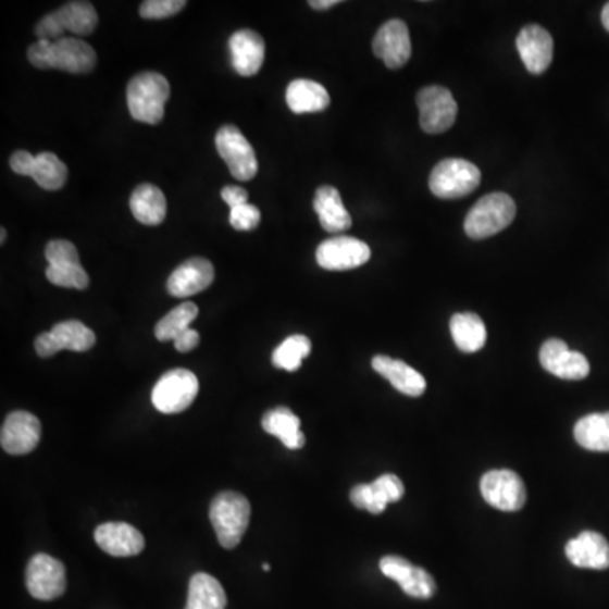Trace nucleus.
Here are the masks:
<instances>
[{
  "instance_id": "14",
  "label": "nucleus",
  "mask_w": 609,
  "mask_h": 609,
  "mask_svg": "<svg viewBox=\"0 0 609 609\" xmlns=\"http://www.w3.org/2000/svg\"><path fill=\"white\" fill-rule=\"evenodd\" d=\"M540 364L547 373L560 380L579 381L589 374L591 365L586 356L575 352L560 339H548L540 349Z\"/></svg>"
},
{
  "instance_id": "19",
  "label": "nucleus",
  "mask_w": 609,
  "mask_h": 609,
  "mask_svg": "<svg viewBox=\"0 0 609 609\" xmlns=\"http://www.w3.org/2000/svg\"><path fill=\"white\" fill-rule=\"evenodd\" d=\"M96 542L103 552L114 557H133L145 550V537L129 523L109 522L97 526Z\"/></svg>"
},
{
  "instance_id": "27",
  "label": "nucleus",
  "mask_w": 609,
  "mask_h": 609,
  "mask_svg": "<svg viewBox=\"0 0 609 609\" xmlns=\"http://www.w3.org/2000/svg\"><path fill=\"white\" fill-rule=\"evenodd\" d=\"M130 210L137 222L145 225H160L166 217V197L151 183H142L133 191Z\"/></svg>"
},
{
  "instance_id": "6",
  "label": "nucleus",
  "mask_w": 609,
  "mask_h": 609,
  "mask_svg": "<svg viewBox=\"0 0 609 609\" xmlns=\"http://www.w3.org/2000/svg\"><path fill=\"white\" fill-rule=\"evenodd\" d=\"M481 495L489 507L499 511H518L525 507L526 487L522 477L510 469H493L481 477Z\"/></svg>"
},
{
  "instance_id": "47",
  "label": "nucleus",
  "mask_w": 609,
  "mask_h": 609,
  "mask_svg": "<svg viewBox=\"0 0 609 609\" xmlns=\"http://www.w3.org/2000/svg\"><path fill=\"white\" fill-rule=\"evenodd\" d=\"M263 571H266V572L271 571L270 563H263Z\"/></svg>"
},
{
  "instance_id": "12",
  "label": "nucleus",
  "mask_w": 609,
  "mask_h": 609,
  "mask_svg": "<svg viewBox=\"0 0 609 609\" xmlns=\"http://www.w3.org/2000/svg\"><path fill=\"white\" fill-rule=\"evenodd\" d=\"M380 569L386 577L400 584L410 598L431 599L435 594V581L425 569L413 566L400 556H386L381 559Z\"/></svg>"
},
{
  "instance_id": "34",
  "label": "nucleus",
  "mask_w": 609,
  "mask_h": 609,
  "mask_svg": "<svg viewBox=\"0 0 609 609\" xmlns=\"http://www.w3.org/2000/svg\"><path fill=\"white\" fill-rule=\"evenodd\" d=\"M198 316V307L191 301L178 304L176 309L164 315L154 327V335L161 343L175 340L179 334L190 328L191 322Z\"/></svg>"
},
{
  "instance_id": "46",
  "label": "nucleus",
  "mask_w": 609,
  "mask_h": 609,
  "mask_svg": "<svg viewBox=\"0 0 609 609\" xmlns=\"http://www.w3.org/2000/svg\"><path fill=\"white\" fill-rule=\"evenodd\" d=\"M5 237H8V233H5V228L2 227V237H0V243H5Z\"/></svg>"
},
{
  "instance_id": "4",
  "label": "nucleus",
  "mask_w": 609,
  "mask_h": 609,
  "mask_svg": "<svg viewBox=\"0 0 609 609\" xmlns=\"http://www.w3.org/2000/svg\"><path fill=\"white\" fill-rule=\"evenodd\" d=\"M480 183L481 172L476 164L461 158H447L434 167L428 187L435 197L452 200L472 194Z\"/></svg>"
},
{
  "instance_id": "9",
  "label": "nucleus",
  "mask_w": 609,
  "mask_h": 609,
  "mask_svg": "<svg viewBox=\"0 0 609 609\" xmlns=\"http://www.w3.org/2000/svg\"><path fill=\"white\" fill-rule=\"evenodd\" d=\"M26 586L33 598L53 601L65 594V566L48 554H36L27 563Z\"/></svg>"
},
{
  "instance_id": "32",
  "label": "nucleus",
  "mask_w": 609,
  "mask_h": 609,
  "mask_svg": "<svg viewBox=\"0 0 609 609\" xmlns=\"http://www.w3.org/2000/svg\"><path fill=\"white\" fill-rule=\"evenodd\" d=\"M310 352H312V343H310L309 337L301 334L291 335L274 349V368L295 373V371L300 370L301 362L304 358H309Z\"/></svg>"
},
{
  "instance_id": "33",
  "label": "nucleus",
  "mask_w": 609,
  "mask_h": 609,
  "mask_svg": "<svg viewBox=\"0 0 609 609\" xmlns=\"http://www.w3.org/2000/svg\"><path fill=\"white\" fill-rule=\"evenodd\" d=\"M30 178L45 190H60L65 187L69 167L53 152H41L36 157L35 173Z\"/></svg>"
},
{
  "instance_id": "8",
  "label": "nucleus",
  "mask_w": 609,
  "mask_h": 609,
  "mask_svg": "<svg viewBox=\"0 0 609 609\" xmlns=\"http://www.w3.org/2000/svg\"><path fill=\"white\" fill-rule=\"evenodd\" d=\"M417 105L420 126L426 134L446 133L456 124L457 102L449 88L438 85L422 88L417 96Z\"/></svg>"
},
{
  "instance_id": "42",
  "label": "nucleus",
  "mask_w": 609,
  "mask_h": 609,
  "mask_svg": "<svg viewBox=\"0 0 609 609\" xmlns=\"http://www.w3.org/2000/svg\"><path fill=\"white\" fill-rule=\"evenodd\" d=\"M222 200L227 203L231 209H236V207L246 206L248 202V191L244 190L243 187H225L222 190Z\"/></svg>"
},
{
  "instance_id": "7",
  "label": "nucleus",
  "mask_w": 609,
  "mask_h": 609,
  "mask_svg": "<svg viewBox=\"0 0 609 609\" xmlns=\"http://www.w3.org/2000/svg\"><path fill=\"white\" fill-rule=\"evenodd\" d=\"M215 146L237 182L254 178L258 173V158L251 142L244 137L239 127L222 126L215 136Z\"/></svg>"
},
{
  "instance_id": "18",
  "label": "nucleus",
  "mask_w": 609,
  "mask_h": 609,
  "mask_svg": "<svg viewBox=\"0 0 609 609\" xmlns=\"http://www.w3.org/2000/svg\"><path fill=\"white\" fill-rule=\"evenodd\" d=\"M213 266L209 259L191 258L179 264L167 278L166 288L176 298L202 294L213 283Z\"/></svg>"
},
{
  "instance_id": "25",
  "label": "nucleus",
  "mask_w": 609,
  "mask_h": 609,
  "mask_svg": "<svg viewBox=\"0 0 609 609\" xmlns=\"http://www.w3.org/2000/svg\"><path fill=\"white\" fill-rule=\"evenodd\" d=\"M286 103L295 114H313L325 111L331 105V96L316 82L298 78L286 88Z\"/></svg>"
},
{
  "instance_id": "30",
  "label": "nucleus",
  "mask_w": 609,
  "mask_h": 609,
  "mask_svg": "<svg viewBox=\"0 0 609 609\" xmlns=\"http://www.w3.org/2000/svg\"><path fill=\"white\" fill-rule=\"evenodd\" d=\"M579 446L593 452H609V413H591L574 426Z\"/></svg>"
},
{
  "instance_id": "2",
  "label": "nucleus",
  "mask_w": 609,
  "mask_h": 609,
  "mask_svg": "<svg viewBox=\"0 0 609 609\" xmlns=\"http://www.w3.org/2000/svg\"><path fill=\"white\" fill-rule=\"evenodd\" d=\"M210 523L217 533L219 544L233 550L243 540L251 520V505L240 493L225 492L213 498L209 510Z\"/></svg>"
},
{
  "instance_id": "39",
  "label": "nucleus",
  "mask_w": 609,
  "mask_h": 609,
  "mask_svg": "<svg viewBox=\"0 0 609 609\" xmlns=\"http://www.w3.org/2000/svg\"><path fill=\"white\" fill-rule=\"evenodd\" d=\"M63 33H65V29L61 27L60 21H58L54 12L45 15V17L39 21L38 26H36V36H38L39 39H46V41H60V39L65 38Z\"/></svg>"
},
{
  "instance_id": "28",
  "label": "nucleus",
  "mask_w": 609,
  "mask_h": 609,
  "mask_svg": "<svg viewBox=\"0 0 609 609\" xmlns=\"http://www.w3.org/2000/svg\"><path fill=\"white\" fill-rule=\"evenodd\" d=\"M450 334L462 352H477L486 344V325L476 313H456L450 319Z\"/></svg>"
},
{
  "instance_id": "15",
  "label": "nucleus",
  "mask_w": 609,
  "mask_h": 609,
  "mask_svg": "<svg viewBox=\"0 0 609 609\" xmlns=\"http://www.w3.org/2000/svg\"><path fill=\"white\" fill-rule=\"evenodd\" d=\"M373 51L391 70L407 65L411 57L410 30L400 20L386 21L373 39Z\"/></svg>"
},
{
  "instance_id": "41",
  "label": "nucleus",
  "mask_w": 609,
  "mask_h": 609,
  "mask_svg": "<svg viewBox=\"0 0 609 609\" xmlns=\"http://www.w3.org/2000/svg\"><path fill=\"white\" fill-rule=\"evenodd\" d=\"M36 157L27 151H15L11 157L12 172L21 176H33L35 173Z\"/></svg>"
},
{
  "instance_id": "13",
  "label": "nucleus",
  "mask_w": 609,
  "mask_h": 609,
  "mask_svg": "<svg viewBox=\"0 0 609 609\" xmlns=\"http://www.w3.org/2000/svg\"><path fill=\"white\" fill-rule=\"evenodd\" d=\"M41 422L27 411H12L0 431V446L11 456H26L38 447Z\"/></svg>"
},
{
  "instance_id": "44",
  "label": "nucleus",
  "mask_w": 609,
  "mask_h": 609,
  "mask_svg": "<svg viewBox=\"0 0 609 609\" xmlns=\"http://www.w3.org/2000/svg\"><path fill=\"white\" fill-rule=\"evenodd\" d=\"M339 4V0H310L309 5L315 11H325Z\"/></svg>"
},
{
  "instance_id": "26",
  "label": "nucleus",
  "mask_w": 609,
  "mask_h": 609,
  "mask_svg": "<svg viewBox=\"0 0 609 609\" xmlns=\"http://www.w3.org/2000/svg\"><path fill=\"white\" fill-rule=\"evenodd\" d=\"M261 425L266 434L278 437L286 449L298 450L304 446L300 419L289 408L278 407L266 411L261 420Z\"/></svg>"
},
{
  "instance_id": "16",
  "label": "nucleus",
  "mask_w": 609,
  "mask_h": 609,
  "mask_svg": "<svg viewBox=\"0 0 609 609\" xmlns=\"http://www.w3.org/2000/svg\"><path fill=\"white\" fill-rule=\"evenodd\" d=\"M405 495V486L395 474H383L370 484H358L350 489V502L359 510L380 514L389 502L400 501Z\"/></svg>"
},
{
  "instance_id": "38",
  "label": "nucleus",
  "mask_w": 609,
  "mask_h": 609,
  "mask_svg": "<svg viewBox=\"0 0 609 609\" xmlns=\"http://www.w3.org/2000/svg\"><path fill=\"white\" fill-rule=\"evenodd\" d=\"M228 221H231V225H233L236 231H244V233H246V231H254L259 222H261V212H259L258 207L246 203V206L231 209Z\"/></svg>"
},
{
  "instance_id": "10",
  "label": "nucleus",
  "mask_w": 609,
  "mask_h": 609,
  "mask_svg": "<svg viewBox=\"0 0 609 609\" xmlns=\"http://www.w3.org/2000/svg\"><path fill=\"white\" fill-rule=\"evenodd\" d=\"M96 346V334L80 320H66L54 325L50 332L39 335L36 339V352L41 358H51L60 350H73V352H87Z\"/></svg>"
},
{
  "instance_id": "17",
  "label": "nucleus",
  "mask_w": 609,
  "mask_h": 609,
  "mask_svg": "<svg viewBox=\"0 0 609 609\" xmlns=\"http://www.w3.org/2000/svg\"><path fill=\"white\" fill-rule=\"evenodd\" d=\"M517 50L526 70L533 75H540L552 63V36L538 24H530L518 35Z\"/></svg>"
},
{
  "instance_id": "22",
  "label": "nucleus",
  "mask_w": 609,
  "mask_h": 609,
  "mask_svg": "<svg viewBox=\"0 0 609 609\" xmlns=\"http://www.w3.org/2000/svg\"><path fill=\"white\" fill-rule=\"evenodd\" d=\"M96 51L82 39L63 38L51 45V69L84 75L96 69Z\"/></svg>"
},
{
  "instance_id": "5",
  "label": "nucleus",
  "mask_w": 609,
  "mask_h": 609,
  "mask_svg": "<svg viewBox=\"0 0 609 609\" xmlns=\"http://www.w3.org/2000/svg\"><path fill=\"white\" fill-rule=\"evenodd\" d=\"M198 395V377L188 370H172L152 388V405L164 415L187 410Z\"/></svg>"
},
{
  "instance_id": "20",
  "label": "nucleus",
  "mask_w": 609,
  "mask_h": 609,
  "mask_svg": "<svg viewBox=\"0 0 609 609\" xmlns=\"http://www.w3.org/2000/svg\"><path fill=\"white\" fill-rule=\"evenodd\" d=\"M228 51L233 69L240 76H254L261 70L266 57V46L261 35L252 29H240L228 39Z\"/></svg>"
},
{
  "instance_id": "1",
  "label": "nucleus",
  "mask_w": 609,
  "mask_h": 609,
  "mask_svg": "<svg viewBox=\"0 0 609 609\" xmlns=\"http://www.w3.org/2000/svg\"><path fill=\"white\" fill-rule=\"evenodd\" d=\"M170 82L161 73L145 72L127 85V107L136 121L157 126L163 121L164 105L170 99Z\"/></svg>"
},
{
  "instance_id": "21",
  "label": "nucleus",
  "mask_w": 609,
  "mask_h": 609,
  "mask_svg": "<svg viewBox=\"0 0 609 609\" xmlns=\"http://www.w3.org/2000/svg\"><path fill=\"white\" fill-rule=\"evenodd\" d=\"M566 556L575 568L605 571L609 568V542L601 533L583 532L568 542Z\"/></svg>"
},
{
  "instance_id": "35",
  "label": "nucleus",
  "mask_w": 609,
  "mask_h": 609,
  "mask_svg": "<svg viewBox=\"0 0 609 609\" xmlns=\"http://www.w3.org/2000/svg\"><path fill=\"white\" fill-rule=\"evenodd\" d=\"M46 278L53 285L61 288L87 289L90 285L87 271L82 264H72V266H48L46 270Z\"/></svg>"
},
{
  "instance_id": "23",
  "label": "nucleus",
  "mask_w": 609,
  "mask_h": 609,
  "mask_svg": "<svg viewBox=\"0 0 609 609\" xmlns=\"http://www.w3.org/2000/svg\"><path fill=\"white\" fill-rule=\"evenodd\" d=\"M371 365L377 374L391 383L393 388L398 389L403 395L419 398L425 393V377L419 371L413 370L411 365H408L407 362L388 358V356H374Z\"/></svg>"
},
{
  "instance_id": "11",
  "label": "nucleus",
  "mask_w": 609,
  "mask_h": 609,
  "mask_svg": "<svg viewBox=\"0 0 609 609\" xmlns=\"http://www.w3.org/2000/svg\"><path fill=\"white\" fill-rule=\"evenodd\" d=\"M316 263L328 271L355 270L368 263L371 249L368 244L350 236L331 237L316 248Z\"/></svg>"
},
{
  "instance_id": "43",
  "label": "nucleus",
  "mask_w": 609,
  "mask_h": 609,
  "mask_svg": "<svg viewBox=\"0 0 609 609\" xmlns=\"http://www.w3.org/2000/svg\"><path fill=\"white\" fill-rule=\"evenodd\" d=\"M173 343H175L178 352H190V350H194L195 347L198 346V343H200V335L190 327L183 332V334H179Z\"/></svg>"
},
{
  "instance_id": "29",
  "label": "nucleus",
  "mask_w": 609,
  "mask_h": 609,
  "mask_svg": "<svg viewBox=\"0 0 609 609\" xmlns=\"http://www.w3.org/2000/svg\"><path fill=\"white\" fill-rule=\"evenodd\" d=\"M227 596L217 579L198 572L190 579L187 608L185 609H225Z\"/></svg>"
},
{
  "instance_id": "36",
  "label": "nucleus",
  "mask_w": 609,
  "mask_h": 609,
  "mask_svg": "<svg viewBox=\"0 0 609 609\" xmlns=\"http://www.w3.org/2000/svg\"><path fill=\"white\" fill-rule=\"evenodd\" d=\"M46 261L48 266H72L80 264V256L76 251L75 244L65 239L51 240L46 246Z\"/></svg>"
},
{
  "instance_id": "40",
  "label": "nucleus",
  "mask_w": 609,
  "mask_h": 609,
  "mask_svg": "<svg viewBox=\"0 0 609 609\" xmlns=\"http://www.w3.org/2000/svg\"><path fill=\"white\" fill-rule=\"evenodd\" d=\"M51 45L53 42L46 41V39H38L35 45H30L27 50L30 65L36 69L51 70Z\"/></svg>"
},
{
  "instance_id": "31",
  "label": "nucleus",
  "mask_w": 609,
  "mask_h": 609,
  "mask_svg": "<svg viewBox=\"0 0 609 609\" xmlns=\"http://www.w3.org/2000/svg\"><path fill=\"white\" fill-rule=\"evenodd\" d=\"M61 27L76 36H88L96 30L99 15L90 2H69L63 8L54 11Z\"/></svg>"
},
{
  "instance_id": "24",
  "label": "nucleus",
  "mask_w": 609,
  "mask_h": 609,
  "mask_svg": "<svg viewBox=\"0 0 609 609\" xmlns=\"http://www.w3.org/2000/svg\"><path fill=\"white\" fill-rule=\"evenodd\" d=\"M313 209L319 215L320 225L324 231L331 234L346 233L347 228L352 225L349 212L344 207L343 198L339 190L334 187H320L315 191V200H313Z\"/></svg>"
},
{
  "instance_id": "45",
  "label": "nucleus",
  "mask_w": 609,
  "mask_h": 609,
  "mask_svg": "<svg viewBox=\"0 0 609 609\" xmlns=\"http://www.w3.org/2000/svg\"><path fill=\"white\" fill-rule=\"evenodd\" d=\"M601 21L602 26H605L606 30L609 33V2L605 5V9H602Z\"/></svg>"
},
{
  "instance_id": "3",
  "label": "nucleus",
  "mask_w": 609,
  "mask_h": 609,
  "mask_svg": "<svg viewBox=\"0 0 609 609\" xmlns=\"http://www.w3.org/2000/svg\"><path fill=\"white\" fill-rule=\"evenodd\" d=\"M517 215L513 198L507 194H489L477 200L465 215L464 231L471 239H487L510 227Z\"/></svg>"
},
{
  "instance_id": "37",
  "label": "nucleus",
  "mask_w": 609,
  "mask_h": 609,
  "mask_svg": "<svg viewBox=\"0 0 609 609\" xmlns=\"http://www.w3.org/2000/svg\"><path fill=\"white\" fill-rule=\"evenodd\" d=\"M185 5V0H146L139 8V14L149 21L166 20L182 12Z\"/></svg>"
}]
</instances>
